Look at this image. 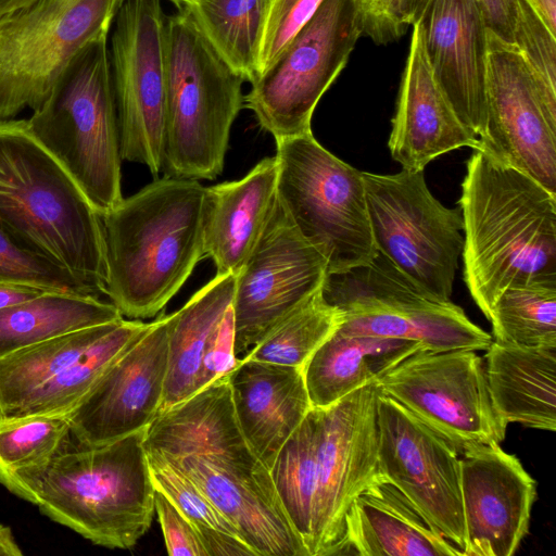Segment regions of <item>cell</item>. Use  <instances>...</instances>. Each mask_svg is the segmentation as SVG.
<instances>
[{"mask_svg": "<svg viewBox=\"0 0 556 556\" xmlns=\"http://www.w3.org/2000/svg\"><path fill=\"white\" fill-rule=\"evenodd\" d=\"M323 0H273L258 55L257 77L311 20ZM256 77V78H257Z\"/></svg>", "mask_w": 556, "mask_h": 556, "instance_id": "obj_40", "label": "cell"}, {"mask_svg": "<svg viewBox=\"0 0 556 556\" xmlns=\"http://www.w3.org/2000/svg\"><path fill=\"white\" fill-rule=\"evenodd\" d=\"M428 1L429 0H397L401 23L407 28L408 25H413L419 21Z\"/></svg>", "mask_w": 556, "mask_h": 556, "instance_id": "obj_45", "label": "cell"}, {"mask_svg": "<svg viewBox=\"0 0 556 556\" xmlns=\"http://www.w3.org/2000/svg\"><path fill=\"white\" fill-rule=\"evenodd\" d=\"M479 148L556 194V89L514 43L489 33L484 128Z\"/></svg>", "mask_w": 556, "mask_h": 556, "instance_id": "obj_14", "label": "cell"}, {"mask_svg": "<svg viewBox=\"0 0 556 556\" xmlns=\"http://www.w3.org/2000/svg\"><path fill=\"white\" fill-rule=\"evenodd\" d=\"M45 292L33 287L0 283V309L20 304Z\"/></svg>", "mask_w": 556, "mask_h": 556, "instance_id": "obj_44", "label": "cell"}, {"mask_svg": "<svg viewBox=\"0 0 556 556\" xmlns=\"http://www.w3.org/2000/svg\"><path fill=\"white\" fill-rule=\"evenodd\" d=\"M413 26L388 147L402 169L420 172L435 157L479 139L460 122L435 81L425 51L421 26Z\"/></svg>", "mask_w": 556, "mask_h": 556, "instance_id": "obj_23", "label": "cell"}, {"mask_svg": "<svg viewBox=\"0 0 556 556\" xmlns=\"http://www.w3.org/2000/svg\"><path fill=\"white\" fill-rule=\"evenodd\" d=\"M125 0H35L0 15V119L48 97L88 45L109 36Z\"/></svg>", "mask_w": 556, "mask_h": 556, "instance_id": "obj_9", "label": "cell"}, {"mask_svg": "<svg viewBox=\"0 0 556 556\" xmlns=\"http://www.w3.org/2000/svg\"><path fill=\"white\" fill-rule=\"evenodd\" d=\"M464 280L489 319L508 287L556 279V194L529 175L476 149L458 201Z\"/></svg>", "mask_w": 556, "mask_h": 556, "instance_id": "obj_1", "label": "cell"}, {"mask_svg": "<svg viewBox=\"0 0 556 556\" xmlns=\"http://www.w3.org/2000/svg\"><path fill=\"white\" fill-rule=\"evenodd\" d=\"M317 408L312 407L285 442L269 469L282 506L308 556L316 492Z\"/></svg>", "mask_w": 556, "mask_h": 556, "instance_id": "obj_33", "label": "cell"}, {"mask_svg": "<svg viewBox=\"0 0 556 556\" xmlns=\"http://www.w3.org/2000/svg\"><path fill=\"white\" fill-rule=\"evenodd\" d=\"M146 452L154 488L192 522L197 532L211 529L239 535L189 476L159 453Z\"/></svg>", "mask_w": 556, "mask_h": 556, "instance_id": "obj_38", "label": "cell"}, {"mask_svg": "<svg viewBox=\"0 0 556 556\" xmlns=\"http://www.w3.org/2000/svg\"><path fill=\"white\" fill-rule=\"evenodd\" d=\"M547 28L556 35V0H528Z\"/></svg>", "mask_w": 556, "mask_h": 556, "instance_id": "obj_46", "label": "cell"}, {"mask_svg": "<svg viewBox=\"0 0 556 556\" xmlns=\"http://www.w3.org/2000/svg\"><path fill=\"white\" fill-rule=\"evenodd\" d=\"M124 318L98 296L45 291L0 309V358L45 340Z\"/></svg>", "mask_w": 556, "mask_h": 556, "instance_id": "obj_30", "label": "cell"}, {"mask_svg": "<svg viewBox=\"0 0 556 556\" xmlns=\"http://www.w3.org/2000/svg\"><path fill=\"white\" fill-rule=\"evenodd\" d=\"M204 194L198 180L164 176L102 215L106 296L123 317L157 315L205 257Z\"/></svg>", "mask_w": 556, "mask_h": 556, "instance_id": "obj_3", "label": "cell"}, {"mask_svg": "<svg viewBox=\"0 0 556 556\" xmlns=\"http://www.w3.org/2000/svg\"><path fill=\"white\" fill-rule=\"evenodd\" d=\"M277 198L300 233L340 271L372 260L363 172L334 156L313 136L276 142Z\"/></svg>", "mask_w": 556, "mask_h": 556, "instance_id": "obj_8", "label": "cell"}, {"mask_svg": "<svg viewBox=\"0 0 556 556\" xmlns=\"http://www.w3.org/2000/svg\"><path fill=\"white\" fill-rule=\"evenodd\" d=\"M342 318V313L326 302L320 288L279 323L243 359L303 368L317 348L339 328Z\"/></svg>", "mask_w": 556, "mask_h": 556, "instance_id": "obj_35", "label": "cell"}, {"mask_svg": "<svg viewBox=\"0 0 556 556\" xmlns=\"http://www.w3.org/2000/svg\"><path fill=\"white\" fill-rule=\"evenodd\" d=\"M333 555L463 556L379 473L353 500Z\"/></svg>", "mask_w": 556, "mask_h": 556, "instance_id": "obj_25", "label": "cell"}, {"mask_svg": "<svg viewBox=\"0 0 556 556\" xmlns=\"http://www.w3.org/2000/svg\"><path fill=\"white\" fill-rule=\"evenodd\" d=\"M514 45L530 67L556 89V39L528 0H518Z\"/></svg>", "mask_w": 556, "mask_h": 556, "instance_id": "obj_39", "label": "cell"}, {"mask_svg": "<svg viewBox=\"0 0 556 556\" xmlns=\"http://www.w3.org/2000/svg\"><path fill=\"white\" fill-rule=\"evenodd\" d=\"M235 289L236 275L216 274L179 311L167 315V368L161 410L229 375L237 366Z\"/></svg>", "mask_w": 556, "mask_h": 556, "instance_id": "obj_21", "label": "cell"}, {"mask_svg": "<svg viewBox=\"0 0 556 556\" xmlns=\"http://www.w3.org/2000/svg\"><path fill=\"white\" fill-rule=\"evenodd\" d=\"M115 321L67 332L0 358V419L9 418L33 391L80 359Z\"/></svg>", "mask_w": 556, "mask_h": 556, "instance_id": "obj_32", "label": "cell"}, {"mask_svg": "<svg viewBox=\"0 0 556 556\" xmlns=\"http://www.w3.org/2000/svg\"><path fill=\"white\" fill-rule=\"evenodd\" d=\"M163 457L198 484L256 556H308L269 470L260 460L247 463L210 455Z\"/></svg>", "mask_w": 556, "mask_h": 556, "instance_id": "obj_20", "label": "cell"}, {"mask_svg": "<svg viewBox=\"0 0 556 556\" xmlns=\"http://www.w3.org/2000/svg\"><path fill=\"white\" fill-rule=\"evenodd\" d=\"M27 125L101 216L122 201L123 160L108 37L74 58Z\"/></svg>", "mask_w": 556, "mask_h": 556, "instance_id": "obj_6", "label": "cell"}, {"mask_svg": "<svg viewBox=\"0 0 556 556\" xmlns=\"http://www.w3.org/2000/svg\"><path fill=\"white\" fill-rule=\"evenodd\" d=\"M494 341L556 348V279L506 288L490 312Z\"/></svg>", "mask_w": 556, "mask_h": 556, "instance_id": "obj_34", "label": "cell"}, {"mask_svg": "<svg viewBox=\"0 0 556 556\" xmlns=\"http://www.w3.org/2000/svg\"><path fill=\"white\" fill-rule=\"evenodd\" d=\"M376 410L378 473L407 497L433 530L463 553L459 454L379 389Z\"/></svg>", "mask_w": 556, "mask_h": 556, "instance_id": "obj_16", "label": "cell"}, {"mask_svg": "<svg viewBox=\"0 0 556 556\" xmlns=\"http://www.w3.org/2000/svg\"><path fill=\"white\" fill-rule=\"evenodd\" d=\"M375 382L316 407V492L311 556L333 555L353 500L378 475Z\"/></svg>", "mask_w": 556, "mask_h": 556, "instance_id": "obj_17", "label": "cell"}, {"mask_svg": "<svg viewBox=\"0 0 556 556\" xmlns=\"http://www.w3.org/2000/svg\"><path fill=\"white\" fill-rule=\"evenodd\" d=\"M228 380L240 431L269 470L312 408L303 368L245 358L238 362Z\"/></svg>", "mask_w": 556, "mask_h": 556, "instance_id": "obj_24", "label": "cell"}, {"mask_svg": "<svg viewBox=\"0 0 556 556\" xmlns=\"http://www.w3.org/2000/svg\"><path fill=\"white\" fill-rule=\"evenodd\" d=\"M0 226L106 295L102 216L27 119H0Z\"/></svg>", "mask_w": 556, "mask_h": 556, "instance_id": "obj_4", "label": "cell"}, {"mask_svg": "<svg viewBox=\"0 0 556 556\" xmlns=\"http://www.w3.org/2000/svg\"><path fill=\"white\" fill-rule=\"evenodd\" d=\"M0 283L97 296L68 270L28 249L1 226Z\"/></svg>", "mask_w": 556, "mask_h": 556, "instance_id": "obj_37", "label": "cell"}, {"mask_svg": "<svg viewBox=\"0 0 556 556\" xmlns=\"http://www.w3.org/2000/svg\"><path fill=\"white\" fill-rule=\"evenodd\" d=\"M321 294L342 313L344 334L412 340L432 352L481 351L492 342L460 306L425 290L379 251L366 264L327 273Z\"/></svg>", "mask_w": 556, "mask_h": 556, "instance_id": "obj_7", "label": "cell"}, {"mask_svg": "<svg viewBox=\"0 0 556 556\" xmlns=\"http://www.w3.org/2000/svg\"><path fill=\"white\" fill-rule=\"evenodd\" d=\"M154 509L161 525L168 555L207 556L192 522L159 490Z\"/></svg>", "mask_w": 556, "mask_h": 556, "instance_id": "obj_41", "label": "cell"}, {"mask_svg": "<svg viewBox=\"0 0 556 556\" xmlns=\"http://www.w3.org/2000/svg\"><path fill=\"white\" fill-rule=\"evenodd\" d=\"M463 556H511L529 531L536 484L497 443L460 453Z\"/></svg>", "mask_w": 556, "mask_h": 556, "instance_id": "obj_19", "label": "cell"}, {"mask_svg": "<svg viewBox=\"0 0 556 556\" xmlns=\"http://www.w3.org/2000/svg\"><path fill=\"white\" fill-rule=\"evenodd\" d=\"M277 176L269 156L239 180L205 187L204 255L217 274L237 275L252 252L277 202Z\"/></svg>", "mask_w": 556, "mask_h": 556, "instance_id": "obj_26", "label": "cell"}, {"mask_svg": "<svg viewBox=\"0 0 556 556\" xmlns=\"http://www.w3.org/2000/svg\"><path fill=\"white\" fill-rule=\"evenodd\" d=\"M363 179L377 251L431 294L451 300L464 247L460 208L434 198L424 170L363 172Z\"/></svg>", "mask_w": 556, "mask_h": 556, "instance_id": "obj_11", "label": "cell"}, {"mask_svg": "<svg viewBox=\"0 0 556 556\" xmlns=\"http://www.w3.org/2000/svg\"><path fill=\"white\" fill-rule=\"evenodd\" d=\"M458 454L479 445L500 444L507 426L489 394L484 364L476 351H417L375 381Z\"/></svg>", "mask_w": 556, "mask_h": 556, "instance_id": "obj_12", "label": "cell"}, {"mask_svg": "<svg viewBox=\"0 0 556 556\" xmlns=\"http://www.w3.org/2000/svg\"><path fill=\"white\" fill-rule=\"evenodd\" d=\"M169 1L174 3V2L179 1V0H169Z\"/></svg>", "mask_w": 556, "mask_h": 556, "instance_id": "obj_49", "label": "cell"}, {"mask_svg": "<svg viewBox=\"0 0 556 556\" xmlns=\"http://www.w3.org/2000/svg\"><path fill=\"white\" fill-rule=\"evenodd\" d=\"M143 445L170 458L210 455L258 460L240 431L228 375L161 410L146 429Z\"/></svg>", "mask_w": 556, "mask_h": 556, "instance_id": "obj_27", "label": "cell"}, {"mask_svg": "<svg viewBox=\"0 0 556 556\" xmlns=\"http://www.w3.org/2000/svg\"><path fill=\"white\" fill-rule=\"evenodd\" d=\"M431 73L466 128H484L489 30L476 0H429L417 21Z\"/></svg>", "mask_w": 556, "mask_h": 556, "instance_id": "obj_22", "label": "cell"}, {"mask_svg": "<svg viewBox=\"0 0 556 556\" xmlns=\"http://www.w3.org/2000/svg\"><path fill=\"white\" fill-rule=\"evenodd\" d=\"M327 258L308 242L278 201L243 266L232 301L238 361L323 286Z\"/></svg>", "mask_w": 556, "mask_h": 556, "instance_id": "obj_15", "label": "cell"}, {"mask_svg": "<svg viewBox=\"0 0 556 556\" xmlns=\"http://www.w3.org/2000/svg\"><path fill=\"white\" fill-rule=\"evenodd\" d=\"M71 437L67 415L0 419V473L46 463Z\"/></svg>", "mask_w": 556, "mask_h": 556, "instance_id": "obj_36", "label": "cell"}, {"mask_svg": "<svg viewBox=\"0 0 556 556\" xmlns=\"http://www.w3.org/2000/svg\"><path fill=\"white\" fill-rule=\"evenodd\" d=\"M426 350L412 340L374 336H329L303 367L312 407L330 406L375 382L410 354Z\"/></svg>", "mask_w": 556, "mask_h": 556, "instance_id": "obj_29", "label": "cell"}, {"mask_svg": "<svg viewBox=\"0 0 556 556\" xmlns=\"http://www.w3.org/2000/svg\"><path fill=\"white\" fill-rule=\"evenodd\" d=\"M273 0H179L186 13L225 62L244 81L257 77L258 55Z\"/></svg>", "mask_w": 556, "mask_h": 556, "instance_id": "obj_31", "label": "cell"}, {"mask_svg": "<svg viewBox=\"0 0 556 556\" xmlns=\"http://www.w3.org/2000/svg\"><path fill=\"white\" fill-rule=\"evenodd\" d=\"M165 17L160 0H125L109 50L122 160L153 176L162 170L165 139Z\"/></svg>", "mask_w": 556, "mask_h": 556, "instance_id": "obj_13", "label": "cell"}, {"mask_svg": "<svg viewBox=\"0 0 556 556\" xmlns=\"http://www.w3.org/2000/svg\"><path fill=\"white\" fill-rule=\"evenodd\" d=\"M167 351V315H162L67 414L73 438L101 445L147 429L161 410Z\"/></svg>", "mask_w": 556, "mask_h": 556, "instance_id": "obj_18", "label": "cell"}, {"mask_svg": "<svg viewBox=\"0 0 556 556\" xmlns=\"http://www.w3.org/2000/svg\"><path fill=\"white\" fill-rule=\"evenodd\" d=\"M167 177L215 179L224 169L231 126L244 104V79L184 12L165 17Z\"/></svg>", "mask_w": 556, "mask_h": 556, "instance_id": "obj_5", "label": "cell"}, {"mask_svg": "<svg viewBox=\"0 0 556 556\" xmlns=\"http://www.w3.org/2000/svg\"><path fill=\"white\" fill-rule=\"evenodd\" d=\"M144 433L101 445L72 435L46 463L0 473V484L93 544L129 548L155 513Z\"/></svg>", "mask_w": 556, "mask_h": 556, "instance_id": "obj_2", "label": "cell"}, {"mask_svg": "<svg viewBox=\"0 0 556 556\" xmlns=\"http://www.w3.org/2000/svg\"><path fill=\"white\" fill-rule=\"evenodd\" d=\"M23 552L15 541L10 527L0 523V556H22Z\"/></svg>", "mask_w": 556, "mask_h": 556, "instance_id": "obj_47", "label": "cell"}, {"mask_svg": "<svg viewBox=\"0 0 556 556\" xmlns=\"http://www.w3.org/2000/svg\"><path fill=\"white\" fill-rule=\"evenodd\" d=\"M363 15L364 34L376 43L399 39L406 27L401 23L397 0H357Z\"/></svg>", "mask_w": 556, "mask_h": 556, "instance_id": "obj_42", "label": "cell"}, {"mask_svg": "<svg viewBox=\"0 0 556 556\" xmlns=\"http://www.w3.org/2000/svg\"><path fill=\"white\" fill-rule=\"evenodd\" d=\"M363 34L357 0H323L277 59L251 83L243 106L276 142L311 132L316 105Z\"/></svg>", "mask_w": 556, "mask_h": 556, "instance_id": "obj_10", "label": "cell"}, {"mask_svg": "<svg viewBox=\"0 0 556 556\" xmlns=\"http://www.w3.org/2000/svg\"><path fill=\"white\" fill-rule=\"evenodd\" d=\"M33 1L35 0H0V15Z\"/></svg>", "mask_w": 556, "mask_h": 556, "instance_id": "obj_48", "label": "cell"}, {"mask_svg": "<svg viewBox=\"0 0 556 556\" xmlns=\"http://www.w3.org/2000/svg\"><path fill=\"white\" fill-rule=\"evenodd\" d=\"M484 372L493 408L503 424L556 429V348L492 340Z\"/></svg>", "mask_w": 556, "mask_h": 556, "instance_id": "obj_28", "label": "cell"}, {"mask_svg": "<svg viewBox=\"0 0 556 556\" xmlns=\"http://www.w3.org/2000/svg\"><path fill=\"white\" fill-rule=\"evenodd\" d=\"M489 33L514 43L518 0H476Z\"/></svg>", "mask_w": 556, "mask_h": 556, "instance_id": "obj_43", "label": "cell"}]
</instances>
